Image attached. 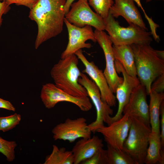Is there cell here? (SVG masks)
<instances>
[{"mask_svg": "<svg viewBox=\"0 0 164 164\" xmlns=\"http://www.w3.org/2000/svg\"><path fill=\"white\" fill-rule=\"evenodd\" d=\"M40 97L45 107L48 109L53 108L58 103L63 101L73 104L83 111H90L92 106L88 96L80 97L73 96L51 83L43 86Z\"/></svg>", "mask_w": 164, "mask_h": 164, "instance_id": "ba28073f", "label": "cell"}, {"mask_svg": "<svg viewBox=\"0 0 164 164\" xmlns=\"http://www.w3.org/2000/svg\"><path fill=\"white\" fill-rule=\"evenodd\" d=\"M78 81L86 89L88 96L91 100L96 108V119L88 125L92 132L95 133L98 128L104 125V123L108 125L112 123L111 116L113 114V110L108 104L102 101L99 89L92 79L82 72Z\"/></svg>", "mask_w": 164, "mask_h": 164, "instance_id": "8992f818", "label": "cell"}, {"mask_svg": "<svg viewBox=\"0 0 164 164\" xmlns=\"http://www.w3.org/2000/svg\"><path fill=\"white\" fill-rule=\"evenodd\" d=\"M109 13L114 18L123 17L129 24H133L147 30L140 13L133 0H114Z\"/></svg>", "mask_w": 164, "mask_h": 164, "instance_id": "2e32d148", "label": "cell"}, {"mask_svg": "<svg viewBox=\"0 0 164 164\" xmlns=\"http://www.w3.org/2000/svg\"><path fill=\"white\" fill-rule=\"evenodd\" d=\"M103 146L102 140L97 136L82 138L77 142L71 150L73 157V164H81L103 148Z\"/></svg>", "mask_w": 164, "mask_h": 164, "instance_id": "e0dca14e", "label": "cell"}, {"mask_svg": "<svg viewBox=\"0 0 164 164\" xmlns=\"http://www.w3.org/2000/svg\"><path fill=\"white\" fill-rule=\"evenodd\" d=\"M74 54L85 67L82 73L87 74L99 88L102 101L111 107L115 106L116 97L111 90L102 70L99 69L93 62L88 61L83 54L82 49L77 51Z\"/></svg>", "mask_w": 164, "mask_h": 164, "instance_id": "4fadbf2b", "label": "cell"}, {"mask_svg": "<svg viewBox=\"0 0 164 164\" xmlns=\"http://www.w3.org/2000/svg\"><path fill=\"white\" fill-rule=\"evenodd\" d=\"M123 114L120 119L107 126L104 125L96 131L102 135L107 145L121 149H123L131 123V117L126 113Z\"/></svg>", "mask_w": 164, "mask_h": 164, "instance_id": "7c38bea8", "label": "cell"}, {"mask_svg": "<svg viewBox=\"0 0 164 164\" xmlns=\"http://www.w3.org/2000/svg\"><path fill=\"white\" fill-rule=\"evenodd\" d=\"M151 86V91L158 93L163 92L164 90V73L157 77Z\"/></svg>", "mask_w": 164, "mask_h": 164, "instance_id": "4316f807", "label": "cell"}, {"mask_svg": "<svg viewBox=\"0 0 164 164\" xmlns=\"http://www.w3.org/2000/svg\"><path fill=\"white\" fill-rule=\"evenodd\" d=\"M134 2H135L138 6L140 7L142 10L143 12L144 13L145 17H147L148 15L146 14L143 8V7L142 5L141 2L140 0H133Z\"/></svg>", "mask_w": 164, "mask_h": 164, "instance_id": "d6a6232c", "label": "cell"}, {"mask_svg": "<svg viewBox=\"0 0 164 164\" xmlns=\"http://www.w3.org/2000/svg\"><path fill=\"white\" fill-rule=\"evenodd\" d=\"M21 120L20 115L17 113L0 117V131L5 132L12 129L19 124Z\"/></svg>", "mask_w": 164, "mask_h": 164, "instance_id": "d4e9b609", "label": "cell"}, {"mask_svg": "<svg viewBox=\"0 0 164 164\" xmlns=\"http://www.w3.org/2000/svg\"><path fill=\"white\" fill-rule=\"evenodd\" d=\"M145 88L140 84L133 90L128 101L123 110L130 116H136L150 124L149 105L147 101V95Z\"/></svg>", "mask_w": 164, "mask_h": 164, "instance_id": "9a60e30c", "label": "cell"}, {"mask_svg": "<svg viewBox=\"0 0 164 164\" xmlns=\"http://www.w3.org/2000/svg\"><path fill=\"white\" fill-rule=\"evenodd\" d=\"M83 117L74 119L67 118L53 129V138L55 140H62L72 143L79 138H90L92 132Z\"/></svg>", "mask_w": 164, "mask_h": 164, "instance_id": "30bf717a", "label": "cell"}, {"mask_svg": "<svg viewBox=\"0 0 164 164\" xmlns=\"http://www.w3.org/2000/svg\"><path fill=\"white\" fill-rule=\"evenodd\" d=\"M130 117V127L122 149L129 155L135 164H143L151 132V126L139 117Z\"/></svg>", "mask_w": 164, "mask_h": 164, "instance_id": "277c9868", "label": "cell"}, {"mask_svg": "<svg viewBox=\"0 0 164 164\" xmlns=\"http://www.w3.org/2000/svg\"><path fill=\"white\" fill-rule=\"evenodd\" d=\"M160 137L162 149L164 146V101L162 103L160 109Z\"/></svg>", "mask_w": 164, "mask_h": 164, "instance_id": "f1b7e54d", "label": "cell"}, {"mask_svg": "<svg viewBox=\"0 0 164 164\" xmlns=\"http://www.w3.org/2000/svg\"><path fill=\"white\" fill-rule=\"evenodd\" d=\"M104 20L105 30L113 45H150L152 41L151 32L133 24H129L127 27L121 26L109 13Z\"/></svg>", "mask_w": 164, "mask_h": 164, "instance_id": "5b68a950", "label": "cell"}, {"mask_svg": "<svg viewBox=\"0 0 164 164\" xmlns=\"http://www.w3.org/2000/svg\"><path fill=\"white\" fill-rule=\"evenodd\" d=\"M149 95L150 96L149 115L151 132L160 133V109L164 100V94L151 91Z\"/></svg>", "mask_w": 164, "mask_h": 164, "instance_id": "ffe728a7", "label": "cell"}, {"mask_svg": "<svg viewBox=\"0 0 164 164\" xmlns=\"http://www.w3.org/2000/svg\"><path fill=\"white\" fill-rule=\"evenodd\" d=\"M155 51L158 57L162 60H164V51L156 50H155Z\"/></svg>", "mask_w": 164, "mask_h": 164, "instance_id": "836d02e7", "label": "cell"}, {"mask_svg": "<svg viewBox=\"0 0 164 164\" xmlns=\"http://www.w3.org/2000/svg\"><path fill=\"white\" fill-rule=\"evenodd\" d=\"M114 65L117 72L122 73L123 81L116 90V97L118 102V108L116 114L111 117L112 122L120 119L122 116L124 108L128 103L131 93L140 84L137 77H133L128 75L122 65L115 60Z\"/></svg>", "mask_w": 164, "mask_h": 164, "instance_id": "5bb4252c", "label": "cell"}, {"mask_svg": "<svg viewBox=\"0 0 164 164\" xmlns=\"http://www.w3.org/2000/svg\"><path fill=\"white\" fill-rule=\"evenodd\" d=\"M106 150L107 164H135L131 157L123 149L107 145Z\"/></svg>", "mask_w": 164, "mask_h": 164, "instance_id": "7402d4cb", "label": "cell"}, {"mask_svg": "<svg viewBox=\"0 0 164 164\" xmlns=\"http://www.w3.org/2000/svg\"><path fill=\"white\" fill-rule=\"evenodd\" d=\"M74 159L71 151L66 150L65 148H59L55 145L53 146L50 154L46 158L44 164H73Z\"/></svg>", "mask_w": 164, "mask_h": 164, "instance_id": "44dd1931", "label": "cell"}, {"mask_svg": "<svg viewBox=\"0 0 164 164\" xmlns=\"http://www.w3.org/2000/svg\"><path fill=\"white\" fill-rule=\"evenodd\" d=\"M112 47L115 60L122 65L128 75L137 77L134 55L131 46L113 45Z\"/></svg>", "mask_w": 164, "mask_h": 164, "instance_id": "ac0fdd59", "label": "cell"}, {"mask_svg": "<svg viewBox=\"0 0 164 164\" xmlns=\"http://www.w3.org/2000/svg\"><path fill=\"white\" fill-rule=\"evenodd\" d=\"M144 163H164V150L162 149L160 133L151 132Z\"/></svg>", "mask_w": 164, "mask_h": 164, "instance_id": "d6986e66", "label": "cell"}, {"mask_svg": "<svg viewBox=\"0 0 164 164\" xmlns=\"http://www.w3.org/2000/svg\"><path fill=\"white\" fill-rule=\"evenodd\" d=\"M82 164H107L106 150L103 148L98 150L90 158L84 161Z\"/></svg>", "mask_w": 164, "mask_h": 164, "instance_id": "484cf974", "label": "cell"}, {"mask_svg": "<svg viewBox=\"0 0 164 164\" xmlns=\"http://www.w3.org/2000/svg\"><path fill=\"white\" fill-rule=\"evenodd\" d=\"M10 5L5 1H0V27L2 24V16L8 13L10 9Z\"/></svg>", "mask_w": 164, "mask_h": 164, "instance_id": "f546056e", "label": "cell"}, {"mask_svg": "<svg viewBox=\"0 0 164 164\" xmlns=\"http://www.w3.org/2000/svg\"><path fill=\"white\" fill-rule=\"evenodd\" d=\"M70 7L65 15V18L69 22L80 27L89 25L98 30H105L104 19L92 10L87 1L78 0L73 3Z\"/></svg>", "mask_w": 164, "mask_h": 164, "instance_id": "52a82bcc", "label": "cell"}, {"mask_svg": "<svg viewBox=\"0 0 164 164\" xmlns=\"http://www.w3.org/2000/svg\"><path fill=\"white\" fill-rule=\"evenodd\" d=\"M152 0H146V2H149L152 1ZM162 0L164 1V0Z\"/></svg>", "mask_w": 164, "mask_h": 164, "instance_id": "e575fe53", "label": "cell"}, {"mask_svg": "<svg viewBox=\"0 0 164 164\" xmlns=\"http://www.w3.org/2000/svg\"><path fill=\"white\" fill-rule=\"evenodd\" d=\"M78 59L75 54L61 59L50 72L55 85L66 93L80 97L88 96L85 88L78 82L81 73L78 67Z\"/></svg>", "mask_w": 164, "mask_h": 164, "instance_id": "3957f363", "label": "cell"}, {"mask_svg": "<svg viewBox=\"0 0 164 164\" xmlns=\"http://www.w3.org/2000/svg\"><path fill=\"white\" fill-rule=\"evenodd\" d=\"M94 32L96 41L103 50L105 57L106 67L104 74L111 90L115 93L117 87L123 82V78L118 76L115 68L112 43L109 35L104 31L95 29Z\"/></svg>", "mask_w": 164, "mask_h": 164, "instance_id": "9c48e42d", "label": "cell"}, {"mask_svg": "<svg viewBox=\"0 0 164 164\" xmlns=\"http://www.w3.org/2000/svg\"><path fill=\"white\" fill-rule=\"evenodd\" d=\"M74 0H66L65 4L64 6V11L65 14H66L69 11L71 5L73 3ZM87 1L88 0H84Z\"/></svg>", "mask_w": 164, "mask_h": 164, "instance_id": "1f68e13d", "label": "cell"}, {"mask_svg": "<svg viewBox=\"0 0 164 164\" xmlns=\"http://www.w3.org/2000/svg\"><path fill=\"white\" fill-rule=\"evenodd\" d=\"M0 108L13 111H15V108L10 102L1 98H0Z\"/></svg>", "mask_w": 164, "mask_h": 164, "instance_id": "4dcf8cb0", "label": "cell"}, {"mask_svg": "<svg viewBox=\"0 0 164 164\" xmlns=\"http://www.w3.org/2000/svg\"><path fill=\"white\" fill-rule=\"evenodd\" d=\"M89 4L96 12L105 19L109 13L110 9L114 3L113 0H88Z\"/></svg>", "mask_w": 164, "mask_h": 164, "instance_id": "603a6c76", "label": "cell"}, {"mask_svg": "<svg viewBox=\"0 0 164 164\" xmlns=\"http://www.w3.org/2000/svg\"><path fill=\"white\" fill-rule=\"evenodd\" d=\"M16 146L15 141H7L0 137V152L5 156L8 161L12 162L14 159V150Z\"/></svg>", "mask_w": 164, "mask_h": 164, "instance_id": "cb8c5ba5", "label": "cell"}, {"mask_svg": "<svg viewBox=\"0 0 164 164\" xmlns=\"http://www.w3.org/2000/svg\"><path fill=\"white\" fill-rule=\"evenodd\" d=\"M5 1L10 5L15 4L17 5H23L26 6L30 9L35 5L38 0H0V1Z\"/></svg>", "mask_w": 164, "mask_h": 164, "instance_id": "83f0119b", "label": "cell"}, {"mask_svg": "<svg viewBox=\"0 0 164 164\" xmlns=\"http://www.w3.org/2000/svg\"><path fill=\"white\" fill-rule=\"evenodd\" d=\"M64 23L67 29L69 41L66 49L61 54V59L74 54L82 48H90L92 45L86 43L88 40H91L94 43L97 42L91 26L86 25L82 27H79L69 22L65 17Z\"/></svg>", "mask_w": 164, "mask_h": 164, "instance_id": "8fae6325", "label": "cell"}, {"mask_svg": "<svg viewBox=\"0 0 164 164\" xmlns=\"http://www.w3.org/2000/svg\"><path fill=\"white\" fill-rule=\"evenodd\" d=\"M137 76L148 94L153 82L164 73V60L160 58L150 45L133 44Z\"/></svg>", "mask_w": 164, "mask_h": 164, "instance_id": "7a4b0ae2", "label": "cell"}, {"mask_svg": "<svg viewBox=\"0 0 164 164\" xmlns=\"http://www.w3.org/2000/svg\"><path fill=\"white\" fill-rule=\"evenodd\" d=\"M66 0H38L29 12V18L37 24L36 49L44 42L62 31Z\"/></svg>", "mask_w": 164, "mask_h": 164, "instance_id": "6da1fadb", "label": "cell"}]
</instances>
